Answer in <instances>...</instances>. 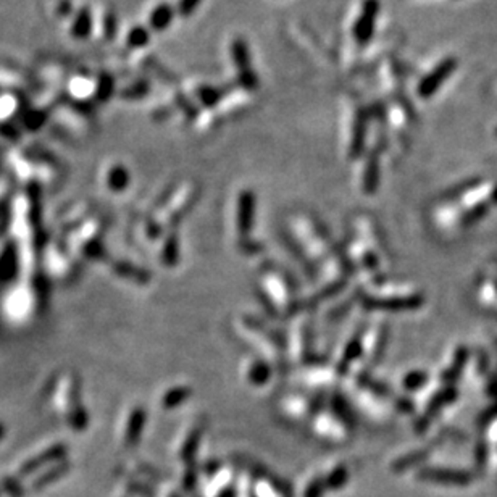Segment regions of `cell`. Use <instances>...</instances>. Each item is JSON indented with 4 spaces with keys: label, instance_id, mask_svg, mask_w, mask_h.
<instances>
[{
    "label": "cell",
    "instance_id": "3",
    "mask_svg": "<svg viewBox=\"0 0 497 497\" xmlns=\"http://www.w3.org/2000/svg\"><path fill=\"white\" fill-rule=\"evenodd\" d=\"M232 331L257 357L267 360L275 370H284L289 367L286 355V336L268 322L252 313H239L232 320Z\"/></svg>",
    "mask_w": 497,
    "mask_h": 497
},
{
    "label": "cell",
    "instance_id": "38",
    "mask_svg": "<svg viewBox=\"0 0 497 497\" xmlns=\"http://www.w3.org/2000/svg\"><path fill=\"white\" fill-rule=\"evenodd\" d=\"M218 497H236V491L232 489L231 486H228L220 492V496H218Z\"/></svg>",
    "mask_w": 497,
    "mask_h": 497
},
{
    "label": "cell",
    "instance_id": "36",
    "mask_svg": "<svg viewBox=\"0 0 497 497\" xmlns=\"http://www.w3.org/2000/svg\"><path fill=\"white\" fill-rule=\"evenodd\" d=\"M200 2H202V0H180V3H178V12H180L182 16L193 15Z\"/></svg>",
    "mask_w": 497,
    "mask_h": 497
},
{
    "label": "cell",
    "instance_id": "26",
    "mask_svg": "<svg viewBox=\"0 0 497 497\" xmlns=\"http://www.w3.org/2000/svg\"><path fill=\"white\" fill-rule=\"evenodd\" d=\"M173 18H175V8L170 3H160L150 13V28L155 31H165L173 23Z\"/></svg>",
    "mask_w": 497,
    "mask_h": 497
},
{
    "label": "cell",
    "instance_id": "28",
    "mask_svg": "<svg viewBox=\"0 0 497 497\" xmlns=\"http://www.w3.org/2000/svg\"><path fill=\"white\" fill-rule=\"evenodd\" d=\"M107 184L113 193H123L130 184V173L123 165L112 167L107 176Z\"/></svg>",
    "mask_w": 497,
    "mask_h": 497
},
{
    "label": "cell",
    "instance_id": "2",
    "mask_svg": "<svg viewBox=\"0 0 497 497\" xmlns=\"http://www.w3.org/2000/svg\"><path fill=\"white\" fill-rule=\"evenodd\" d=\"M289 232L291 239L294 241L295 252L305 262V268L313 267L320 271L343 250L339 244L332 241L328 228L307 212L291 215Z\"/></svg>",
    "mask_w": 497,
    "mask_h": 497
},
{
    "label": "cell",
    "instance_id": "15",
    "mask_svg": "<svg viewBox=\"0 0 497 497\" xmlns=\"http://www.w3.org/2000/svg\"><path fill=\"white\" fill-rule=\"evenodd\" d=\"M362 336L363 330H357L354 335H350L348 339L344 341V344L341 346L339 354L332 365H335L336 372L339 373L341 378H348L355 365L360 362L362 359Z\"/></svg>",
    "mask_w": 497,
    "mask_h": 497
},
{
    "label": "cell",
    "instance_id": "25",
    "mask_svg": "<svg viewBox=\"0 0 497 497\" xmlns=\"http://www.w3.org/2000/svg\"><path fill=\"white\" fill-rule=\"evenodd\" d=\"M231 58L236 68H238V75L241 73L252 71V58H250V49L249 44L245 43L243 38H236L231 44Z\"/></svg>",
    "mask_w": 497,
    "mask_h": 497
},
{
    "label": "cell",
    "instance_id": "5",
    "mask_svg": "<svg viewBox=\"0 0 497 497\" xmlns=\"http://www.w3.org/2000/svg\"><path fill=\"white\" fill-rule=\"evenodd\" d=\"M286 355L289 367L305 368L320 360L315 349V325L310 312H300L291 320L286 335Z\"/></svg>",
    "mask_w": 497,
    "mask_h": 497
},
{
    "label": "cell",
    "instance_id": "39",
    "mask_svg": "<svg viewBox=\"0 0 497 497\" xmlns=\"http://www.w3.org/2000/svg\"><path fill=\"white\" fill-rule=\"evenodd\" d=\"M170 497H180V496H178V494H171Z\"/></svg>",
    "mask_w": 497,
    "mask_h": 497
},
{
    "label": "cell",
    "instance_id": "29",
    "mask_svg": "<svg viewBox=\"0 0 497 497\" xmlns=\"http://www.w3.org/2000/svg\"><path fill=\"white\" fill-rule=\"evenodd\" d=\"M348 480H349L348 467H346V465H336V467L328 473V476H325L326 489L328 491L341 489V487L346 486Z\"/></svg>",
    "mask_w": 497,
    "mask_h": 497
},
{
    "label": "cell",
    "instance_id": "19",
    "mask_svg": "<svg viewBox=\"0 0 497 497\" xmlns=\"http://www.w3.org/2000/svg\"><path fill=\"white\" fill-rule=\"evenodd\" d=\"M145 425H147V410L143 405H134L128 410L125 431H123V441L128 448H134L138 444Z\"/></svg>",
    "mask_w": 497,
    "mask_h": 497
},
{
    "label": "cell",
    "instance_id": "13",
    "mask_svg": "<svg viewBox=\"0 0 497 497\" xmlns=\"http://www.w3.org/2000/svg\"><path fill=\"white\" fill-rule=\"evenodd\" d=\"M350 234L362 241L368 249H372L376 255H380L385 249V243H383L380 228H378L376 221L373 220L370 215L365 213H355L350 220Z\"/></svg>",
    "mask_w": 497,
    "mask_h": 497
},
{
    "label": "cell",
    "instance_id": "1",
    "mask_svg": "<svg viewBox=\"0 0 497 497\" xmlns=\"http://www.w3.org/2000/svg\"><path fill=\"white\" fill-rule=\"evenodd\" d=\"M255 295L263 310L275 320H293L302 312L298 282L275 262H263L258 268Z\"/></svg>",
    "mask_w": 497,
    "mask_h": 497
},
{
    "label": "cell",
    "instance_id": "31",
    "mask_svg": "<svg viewBox=\"0 0 497 497\" xmlns=\"http://www.w3.org/2000/svg\"><path fill=\"white\" fill-rule=\"evenodd\" d=\"M149 40H150V33L147 28H144V26H136V28L131 29L130 34H128V44H130V47L133 49L145 47V45L149 44Z\"/></svg>",
    "mask_w": 497,
    "mask_h": 497
},
{
    "label": "cell",
    "instance_id": "14",
    "mask_svg": "<svg viewBox=\"0 0 497 497\" xmlns=\"http://www.w3.org/2000/svg\"><path fill=\"white\" fill-rule=\"evenodd\" d=\"M378 15H380V0H363L362 10L352 29L355 43L360 47H367L375 34Z\"/></svg>",
    "mask_w": 497,
    "mask_h": 497
},
{
    "label": "cell",
    "instance_id": "40",
    "mask_svg": "<svg viewBox=\"0 0 497 497\" xmlns=\"http://www.w3.org/2000/svg\"><path fill=\"white\" fill-rule=\"evenodd\" d=\"M496 134H497V130H496Z\"/></svg>",
    "mask_w": 497,
    "mask_h": 497
},
{
    "label": "cell",
    "instance_id": "6",
    "mask_svg": "<svg viewBox=\"0 0 497 497\" xmlns=\"http://www.w3.org/2000/svg\"><path fill=\"white\" fill-rule=\"evenodd\" d=\"M343 249L346 257L349 258L350 265L354 268L355 275H363V278H367V280L378 282L381 276L380 255H376L352 234L348 236V241L344 243Z\"/></svg>",
    "mask_w": 497,
    "mask_h": 497
},
{
    "label": "cell",
    "instance_id": "37",
    "mask_svg": "<svg viewBox=\"0 0 497 497\" xmlns=\"http://www.w3.org/2000/svg\"><path fill=\"white\" fill-rule=\"evenodd\" d=\"M422 381H423L422 373H410V375L404 380V386L407 387V389H415V387L422 385Z\"/></svg>",
    "mask_w": 497,
    "mask_h": 497
},
{
    "label": "cell",
    "instance_id": "12",
    "mask_svg": "<svg viewBox=\"0 0 497 497\" xmlns=\"http://www.w3.org/2000/svg\"><path fill=\"white\" fill-rule=\"evenodd\" d=\"M205 430H207V420H205L204 415L193 417V422L188 423L182 430L180 446H178V457L184 463L195 462V455L199 452Z\"/></svg>",
    "mask_w": 497,
    "mask_h": 497
},
{
    "label": "cell",
    "instance_id": "21",
    "mask_svg": "<svg viewBox=\"0 0 497 497\" xmlns=\"http://www.w3.org/2000/svg\"><path fill=\"white\" fill-rule=\"evenodd\" d=\"M112 270L118 278H121V280L128 282H134L138 286H147L152 281V273L143 267L126 262V260H117V262H113Z\"/></svg>",
    "mask_w": 497,
    "mask_h": 497
},
{
    "label": "cell",
    "instance_id": "22",
    "mask_svg": "<svg viewBox=\"0 0 497 497\" xmlns=\"http://www.w3.org/2000/svg\"><path fill=\"white\" fill-rule=\"evenodd\" d=\"M157 257L165 268H175L180 263V238H178L176 230L167 231L163 234Z\"/></svg>",
    "mask_w": 497,
    "mask_h": 497
},
{
    "label": "cell",
    "instance_id": "30",
    "mask_svg": "<svg viewBox=\"0 0 497 497\" xmlns=\"http://www.w3.org/2000/svg\"><path fill=\"white\" fill-rule=\"evenodd\" d=\"M236 247H238V252L243 254L244 257H257V255H262L263 250H265L263 243H260V241L254 238L236 241Z\"/></svg>",
    "mask_w": 497,
    "mask_h": 497
},
{
    "label": "cell",
    "instance_id": "18",
    "mask_svg": "<svg viewBox=\"0 0 497 497\" xmlns=\"http://www.w3.org/2000/svg\"><path fill=\"white\" fill-rule=\"evenodd\" d=\"M241 372H243L244 381L247 383V385L254 386V387H263L270 383V380L273 378V373H275L276 370L267 362V360L260 359L255 355V357H250L245 360V362L243 363V368H241Z\"/></svg>",
    "mask_w": 497,
    "mask_h": 497
},
{
    "label": "cell",
    "instance_id": "34",
    "mask_svg": "<svg viewBox=\"0 0 497 497\" xmlns=\"http://www.w3.org/2000/svg\"><path fill=\"white\" fill-rule=\"evenodd\" d=\"M149 89H150V86H149L147 81H139V83H136L134 86H131V88L126 90L125 97H130V99L144 97V95L149 93Z\"/></svg>",
    "mask_w": 497,
    "mask_h": 497
},
{
    "label": "cell",
    "instance_id": "32",
    "mask_svg": "<svg viewBox=\"0 0 497 497\" xmlns=\"http://www.w3.org/2000/svg\"><path fill=\"white\" fill-rule=\"evenodd\" d=\"M184 470V476H182V485H184L186 491H193L195 485H197V478H199V467L195 462L186 463Z\"/></svg>",
    "mask_w": 497,
    "mask_h": 497
},
{
    "label": "cell",
    "instance_id": "16",
    "mask_svg": "<svg viewBox=\"0 0 497 497\" xmlns=\"http://www.w3.org/2000/svg\"><path fill=\"white\" fill-rule=\"evenodd\" d=\"M457 65H459L457 58L454 57H448L441 63H437L428 75L422 77L420 84H418L417 89L418 95H420L422 99H431L433 95L436 94V90L439 89L441 86L448 81V77L455 71Z\"/></svg>",
    "mask_w": 497,
    "mask_h": 497
},
{
    "label": "cell",
    "instance_id": "17",
    "mask_svg": "<svg viewBox=\"0 0 497 497\" xmlns=\"http://www.w3.org/2000/svg\"><path fill=\"white\" fill-rule=\"evenodd\" d=\"M372 113L368 108H362L355 113L354 125H352V136H350L349 143V158L350 160H357L362 157L365 152V145H367V134H368V123H370Z\"/></svg>",
    "mask_w": 497,
    "mask_h": 497
},
{
    "label": "cell",
    "instance_id": "27",
    "mask_svg": "<svg viewBox=\"0 0 497 497\" xmlns=\"http://www.w3.org/2000/svg\"><path fill=\"white\" fill-rule=\"evenodd\" d=\"M230 88H217V86H200L197 89V99L204 107H215L228 94Z\"/></svg>",
    "mask_w": 497,
    "mask_h": 497
},
{
    "label": "cell",
    "instance_id": "24",
    "mask_svg": "<svg viewBox=\"0 0 497 497\" xmlns=\"http://www.w3.org/2000/svg\"><path fill=\"white\" fill-rule=\"evenodd\" d=\"M360 289H362V287H355L354 291L350 289L349 294H346V293L343 294V298H341L339 302H336L335 305H331V308L326 312L328 322L336 323V322L343 320L344 317H348L350 310L354 308V305L359 304Z\"/></svg>",
    "mask_w": 497,
    "mask_h": 497
},
{
    "label": "cell",
    "instance_id": "10",
    "mask_svg": "<svg viewBox=\"0 0 497 497\" xmlns=\"http://www.w3.org/2000/svg\"><path fill=\"white\" fill-rule=\"evenodd\" d=\"M280 413L291 422H310L322 409L320 399L305 394H287L280 400Z\"/></svg>",
    "mask_w": 497,
    "mask_h": 497
},
{
    "label": "cell",
    "instance_id": "33",
    "mask_svg": "<svg viewBox=\"0 0 497 497\" xmlns=\"http://www.w3.org/2000/svg\"><path fill=\"white\" fill-rule=\"evenodd\" d=\"M325 491H328L325 485V478L317 476L308 483L307 487H305L304 497H323Z\"/></svg>",
    "mask_w": 497,
    "mask_h": 497
},
{
    "label": "cell",
    "instance_id": "9",
    "mask_svg": "<svg viewBox=\"0 0 497 497\" xmlns=\"http://www.w3.org/2000/svg\"><path fill=\"white\" fill-rule=\"evenodd\" d=\"M387 339L386 326H370L368 330H363L362 336V359H360V368L357 372L370 373L375 365L380 362L385 346Z\"/></svg>",
    "mask_w": 497,
    "mask_h": 497
},
{
    "label": "cell",
    "instance_id": "20",
    "mask_svg": "<svg viewBox=\"0 0 497 497\" xmlns=\"http://www.w3.org/2000/svg\"><path fill=\"white\" fill-rule=\"evenodd\" d=\"M360 188L363 194H375L380 188V152L373 149L368 152L367 160H365L362 180H360Z\"/></svg>",
    "mask_w": 497,
    "mask_h": 497
},
{
    "label": "cell",
    "instance_id": "11",
    "mask_svg": "<svg viewBox=\"0 0 497 497\" xmlns=\"http://www.w3.org/2000/svg\"><path fill=\"white\" fill-rule=\"evenodd\" d=\"M312 423V430L318 437L330 442H341L346 441L350 436V425L341 420L337 415H335L331 410L320 409L315 413V417L310 420Z\"/></svg>",
    "mask_w": 497,
    "mask_h": 497
},
{
    "label": "cell",
    "instance_id": "23",
    "mask_svg": "<svg viewBox=\"0 0 497 497\" xmlns=\"http://www.w3.org/2000/svg\"><path fill=\"white\" fill-rule=\"evenodd\" d=\"M193 394L194 391L189 385H173L162 392L158 402H160V407L163 410L171 412V410L180 409L181 405L188 402V400L193 398Z\"/></svg>",
    "mask_w": 497,
    "mask_h": 497
},
{
    "label": "cell",
    "instance_id": "35",
    "mask_svg": "<svg viewBox=\"0 0 497 497\" xmlns=\"http://www.w3.org/2000/svg\"><path fill=\"white\" fill-rule=\"evenodd\" d=\"M176 102H178V106H180L181 107V110L182 112H184L186 113V115H188L189 118H194L195 115H197V113H199V110H197V107H195L194 106V104L193 102H191V100L188 99V97H186V95H182V94H178V97H176Z\"/></svg>",
    "mask_w": 497,
    "mask_h": 497
},
{
    "label": "cell",
    "instance_id": "8",
    "mask_svg": "<svg viewBox=\"0 0 497 497\" xmlns=\"http://www.w3.org/2000/svg\"><path fill=\"white\" fill-rule=\"evenodd\" d=\"M255 212H257V197L252 189L239 191L236 197L234 208V231L236 241L252 238L255 225Z\"/></svg>",
    "mask_w": 497,
    "mask_h": 497
},
{
    "label": "cell",
    "instance_id": "4",
    "mask_svg": "<svg viewBox=\"0 0 497 497\" xmlns=\"http://www.w3.org/2000/svg\"><path fill=\"white\" fill-rule=\"evenodd\" d=\"M200 189L197 184H171L163 191L160 197L152 204L149 213L165 231L176 230V226L189 215L197 204Z\"/></svg>",
    "mask_w": 497,
    "mask_h": 497
},
{
    "label": "cell",
    "instance_id": "7",
    "mask_svg": "<svg viewBox=\"0 0 497 497\" xmlns=\"http://www.w3.org/2000/svg\"><path fill=\"white\" fill-rule=\"evenodd\" d=\"M300 378H302L304 386L307 389L315 392H328V394L335 392L337 385L343 380L339 373L336 372L332 362H326L325 359H320L318 362L305 367Z\"/></svg>",
    "mask_w": 497,
    "mask_h": 497
}]
</instances>
